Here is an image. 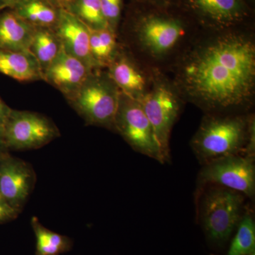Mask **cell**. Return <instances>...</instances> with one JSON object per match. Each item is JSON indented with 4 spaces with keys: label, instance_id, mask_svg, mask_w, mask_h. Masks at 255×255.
<instances>
[{
    "label": "cell",
    "instance_id": "9a60e30c",
    "mask_svg": "<svg viewBox=\"0 0 255 255\" xmlns=\"http://www.w3.org/2000/svg\"><path fill=\"white\" fill-rule=\"evenodd\" d=\"M0 73L21 82L43 80L39 64L29 50L0 48Z\"/></svg>",
    "mask_w": 255,
    "mask_h": 255
},
{
    "label": "cell",
    "instance_id": "2e32d148",
    "mask_svg": "<svg viewBox=\"0 0 255 255\" xmlns=\"http://www.w3.org/2000/svg\"><path fill=\"white\" fill-rule=\"evenodd\" d=\"M35 28L11 9L0 11V48L28 50Z\"/></svg>",
    "mask_w": 255,
    "mask_h": 255
},
{
    "label": "cell",
    "instance_id": "5b68a950",
    "mask_svg": "<svg viewBox=\"0 0 255 255\" xmlns=\"http://www.w3.org/2000/svg\"><path fill=\"white\" fill-rule=\"evenodd\" d=\"M120 92L107 69H95L68 102L86 125L114 131Z\"/></svg>",
    "mask_w": 255,
    "mask_h": 255
},
{
    "label": "cell",
    "instance_id": "9c48e42d",
    "mask_svg": "<svg viewBox=\"0 0 255 255\" xmlns=\"http://www.w3.org/2000/svg\"><path fill=\"white\" fill-rule=\"evenodd\" d=\"M3 130L6 147L16 150L41 148L60 135L51 119L30 111L11 110Z\"/></svg>",
    "mask_w": 255,
    "mask_h": 255
},
{
    "label": "cell",
    "instance_id": "e0dca14e",
    "mask_svg": "<svg viewBox=\"0 0 255 255\" xmlns=\"http://www.w3.org/2000/svg\"><path fill=\"white\" fill-rule=\"evenodd\" d=\"M11 10L33 27L55 29L60 17V9L48 0H26Z\"/></svg>",
    "mask_w": 255,
    "mask_h": 255
},
{
    "label": "cell",
    "instance_id": "ac0fdd59",
    "mask_svg": "<svg viewBox=\"0 0 255 255\" xmlns=\"http://www.w3.org/2000/svg\"><path fill=\"white\" fill-rule=\"evenodd\" d=\"M62 50L61 41L55 29L35 28L28 50L38 61L43 75Z\"/></svg>",
    "mask_w": 255,
    "mask_h": 255
},
{
    "label": "cell",
    "instance_id": "7a4b0ae2",
    "mask_svg": "<svg viewBox=\"0 0 255 255\" xmlns=\"http://www.w3.org/2000/svg\"><path fill=\"white\" fill-rule=\"evenodd\" d=\"M202 31L177 2L128 0L118 38L146 68L168 75Z\"/></svg>",
    "mask_w": 255,
    "mask_h": 255
},
{
    "label": "cell",
    "instance_id": "ba28073f",
    "mask_svg": "<svg viewBox=\"0 0 255 255\" xmlns=\"http://www.w3.org/2000/svg\"><path fill=\"white\" fill-rule=\"evenodd\" d=\"M114 131L134 150L164 163L153 128L141 105L122 92L114 120Z\"/></svg>",
    "mask_w": 255,
    "mask_h": 255
},
{
    "label": "cell",
    "instance_id": "d4e9b609",
    "mask_svg": "<svg viewBox=\"0 0 255 255\" xmlns=\"http://www.w3.org/2000/svg\"><path fill=\"white\" fill-rule=\"evenodd\" d=\"M11 110L12 109L10 108L9 106L6 105L0 98V127L2 128L9 117Z\"/></svg>",
    "mask_w": 255,
    "mask_h": 255
},
{
    "label": "cell",
    "instance_id": "4fadbf2b",
    "mask_svg": "<svg viewBox=\"0 0 255 255\" xmlns=\"http://www.w3.org/2000/svg\"><path fill=\"white\" fill-rule=\"evenodd\" d=\"M92 70L63 49L47 69L43 81L58 90L68 101L76 94Z\"/></svg>",
    "mask_w": 255,
    "mask_h": 255
},
{
    "label": "cell",
    "instance_id": "603a6c76",
    "mask_svg": "<svg viewBox=\"0 0 255 255\" xmlns=\"http://www.w3.org/2000/svg\"><path fill=\"white\" fill-rule=\"evenodd\" d=\"M102 12L109 27L118 33L125 6L124 0H100Z\"/></svg>",
    "mask_w": 255,
    "mask_h": 255
},
{
    "label": "cell",
    "instance_id": "4316f807",
    "mask_svg": "<svg viewBox=\"0 0 255 255\" xmlns=\"http://www.w3.org/2000/svg\"><path fill=\"white\" fill-rule=\"evenodd\" d=\"M48 1L58 9L67 10L75 0H48Z\"/></svg>",
    "mask_w": 255,
    "mask_h": 255
},
{
    "label": "cell",
    "instance_id": "3957f363",
    "mask_svg": "<svg viewBox=\"0 0 255 255\" xmlns=\"http://www.w3.org/2000/svg\"><path fill=\"white\" fill-rule=\"evenodd\" d=\"M193 152L201 164L223 156L255 157V117L247 114H204L191 138Z\"/></svg>",
    "mask_w": 255,
    "mask_h": 255
},
{
    "label": "cell",
    "instance_id": "ffe728a7",
    "mask_svg": "<svg viewBox=\"0 0 255 255\" xmlns=\"http://www.w3.org/2000/svg\"><path fill=\"white\" fill-rule=\"evenodd\" d=\"M31 225L36 238L35 255H60L73 248L70 238L48 229L36 216L32 218Z\"/></svg>",
    "mask_w": 255,
    "mask_h": 255
},
{
    "label": "cell",
    "instance_id": "52a82bcc",
    "mask_svg": "<svg viewBox=\"0 0 255 255\" xmlns=\"http://www.w3.org/2000/svg\"><path fill=\"white\" fill-rule=\"evenodd\" d=\"M177 3L204 31L255 23V7L248 0H179Z\"/></svg>",
    "mask_w": 255,
    "mask_h": 255
},
{
    "label": "cell",
    "instance_id": "f1b7e54d",
    "mask_svg": "<svg viewBox=\"0 0 255 255\" xmlns=\"http://www.w3.org/2000/svg\"><path fill=\"white\" fill-rule=\"evenodd\" d=\"M134 1H169V2H177L179 0H134Z\"/></svg>",
    "mask_w": 255,
    "mask_h": 255
},
{
    "label": "cell",
    "instance_id": "d6986e66",
    "mask_svg": "<svg viewBox=\"0 0 255 255\" xmlns=\"http://www.w3.org/2000/svg\"><path fill=\"white\" fill-rule=\"evenodd\" d=\"M120 46L118 33L112 28L90 30V55L97 68L107 69L118 53Z\"/></svg>",
    "mask_w": 255,
    "mask_h": 255
},
{
    "label": "cell",
    "instance_id": "6da1fadb",
    "mask_svg": "<svg viewBox=\"0 0 255 255\" xmlns=\"http://www.w3.org/2000/svg\"><path fill=\"white\" fill-rule=\"evenodd\" d=\"M187 103L204 114H247L255 102L254 24L204 31L168 74Z\"/></svg>",
    "mask_w": 255,
    "mask_h": 255
},
{
    "label": "cell",
    "instance_id": "8992f818",
    "mask_svg": "<svg viewBox=\"0 0 255 255\" xmlns=\"http://www.w3.org/2000/svg\"><path fill=\"white\" fill-rule=\"evenodd\" d=\"M245 196L238 191L212 185L201 201L203 226L211 240L225 242L237 227L243 215Z\"/></svg>",
    "mask_w": 255,
    "mask_h": 255
},
{
    "label": "cell",
    "instance_id": "277c9868",
    "mask_svg": "<svg viewBox=\"0 0 255 255\" xmlns=\"http://www.w3.org/2000/svg\"><path fill=\"white\" fill-rule=\"evenodd\" d=\"M137 101L153 128L164 163L169 162L171 133L186 102L169 75L156 71L150 88Z\"/></svg>",
    "mask_w": 255,
    "mask_h": 255
},
{
    "label": "cell",
    "instance_id": "7402d4cb",
    "mask_svg": "<svg viewBox=\"0 0 255 255\" xmlns=\"http://www.w3.org/2000/svg\"><path fill=\"white\" fill-rule=\"evenodd\" d=\"M67 11L75 15L90 30L109 27L100 0H75Z\"/></svg>",
    "mask_w": 255,
    "mask_h": 255
},
{
    "label": "cell",
    "instance_id": "44dd1931",
    "mask_svg": "<svg viewBox=\"0 0 255 255\" xmlns=\"http://www.w3.org/2000/svg\"><path fill=\"white\" fill-rule=\"evenodd\" d=\"M227 255H250L255 251V223L253 214L245 211Z\"/></svg>",
    "mask_w": 255,
    "mask_h": 255
},
{
    "label": "cell",
    "instance_id": "4dcf8cb0",
    "mask_svg": "<svg viewBox=\"0 0 255 255\" xmlns=\"http://www.w3.org/2000/svg\"><path fill=\"white\" fill-rule=\"evenodd\" d=\"M3 157V156H1V157H0V159H1V157Z\"/></svg>",
    "mask_w": 255,
    "mask_h": 255
},
{
    "label": "cell",
    "instance_id": "f546056e",
    "mask_svg": "<svg viewBox=\"0 0 255 255\" xmlns=\"http://www.w3.org/2000/svg\"><path fill=\"white\" fill-rule=\"evenodd\" d=\"M248 1H249V2L251 3L252 6H253L255 7V0H248Z\"/></svg>",
    "mask_w": 255,
    "mask_h": 255
},
{
    "label": "cell",
    "instance_id": "8fae6325",
    "mask_svg": "<svg viewBox=\"0 0 255 255\" xmlns=\"http://www.w3.org/2000/svg\"><path fill=\"white\" fill-rule=\"evenodd\" d=\"M36 182L31 164L7 155L0 159V196L18 212L22 211Z\"/></svg>",
    "mask_w": 255,
    "mask_h": 255
},
{
    "label": "cell",
    "instance_id": "30bf717a",
    "mask_svg": "<svg viewBox=\"0 0 255 255\" xmlns=\"http://www.w3.org/2000/svg\"><path fill=\"white\" fill-rule=\"evenodd\" d=\"M199 182L227 188L253 199L255 194V158L233 155L213 159L204 164Z\"/></svg>",
    "mask_w": 255,
    "mask_h": 255
},
{
    "label": "cell",
    "instance_id": "cb8c5ba5",
    "mask_svg": "<svg viewBox=\"0 0 255 255\" xmlns=\"http://www.w3.org/2000/svg\"><path fill=\"white\" fill-rule=\"evenodd\" d=\"M19 212L13 209L6 201L0 196V223L14 220Z\"/></svg>",
    "mask_w": 255,
    "mask_h": 255
},
{
    "label": "cell",
    "instance_id": "484cf974",
    "mask_svg": "<svg viewBox=\"0 0 255 255\" xmlns=\"http://www.w3.org/2000/svg\"><path fill=\"white\" fill-rule=\"evenodd\" d=\"M26 0H0V11L11 9Z\"/></svg>",
    "mask_w": 255,
    "mask_h": 255
},
{
    "label": "cell",
    "instance_id": "83f0119b",
    "mask_svg": "<svg viewBox=\"0 0 255 255\" xmlns=\"http://www.w3.org/2000/svg\"><path fill=\"white\" fill-rule=\"evenodd\" d=\"M6 143H5L4 130L2 128L0 127V157L6 155L5 151L7 150Z\"/></svg>",
    "mask_w": 255,
    "mask_h": 255
},
{
    "label": "cell",
    "instance_id": "5bb4252c",
    "mask_svg": "<svg viewBox=\"0 0 255 255\" xmlns=\"http://www.w3.org/2000/svg\"><path fill=\"white\" fill-rule=\"evenodd\" d=\"M55 31L60 38L63 49L92 70L96 66L90 50V29L75 15L60 9V17Z\"/></svg>",
    "mask_w": 255,
    "mask_h": 255
},
{
    "label": "cell",
    "instance_id": "7c38bea8",
    "mask_svg": "<svg viewBox=\"0 0 255 255\" xmlns=\"http://www.w3.org/2000/svg\"><path fill=\"white\" fill-rule=\"evenodd\" d=\"M107 70L119 90L135 100L150 88L155 72L144 66L122 44Z\"/></svg>",
    "mask_w": 255,
    "mask_h": 255
}]
</instances>
